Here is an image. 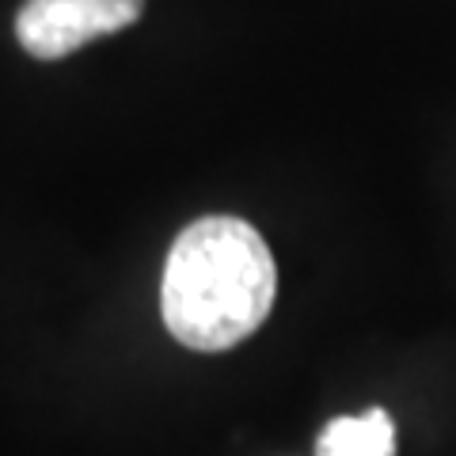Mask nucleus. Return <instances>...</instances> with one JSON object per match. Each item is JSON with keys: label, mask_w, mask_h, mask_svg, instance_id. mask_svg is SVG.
<instances>
[{"label": "nucleus", "mask_w": 456, "mask_h": 456, "mask_svg": "<svg viewBox=\"0 0 456 456\" xmlns=\"http://www.w3.org/2000/svg\"><path fill=\"white\" fill-rule=\"evenodd\" d=\"M274 293L278 270L259 228L240 217H202L167 251L160 312L183 346L217 354L259 331Z\"/></svg>", "instance_id": "f257e3e1"}, {"label": "nucleus", "mask_w": 456, "mask_h": 456, "mask_svg": "<svg viewBox=\"0 0 456 456\" xmlns=\"http://www.w3.org/2000/svg\"><path fill=\"white\" fill-rule=\"evenodd\" d=\"M141 12L145 0H27L16 16V38L38 61H57L103 35L126 31Z\"/></svg>", "instance_id": "f03ea898"}, {"label": "nucleus", "mask_w": 456, "mask_h": 456, "mask_svg": "<svg viewBox=\"0 0 456 456\" xmlns=\"http://www.w3.org/2000/svg\"><path fill=\"white\" fill-rule=\"evenodd\" d=\"M395 426L384 407H369L365 415H342L320 434L316 456H392Z\"/></svg>", "instance_id": "7ed1b4c3"}]
</instances>
